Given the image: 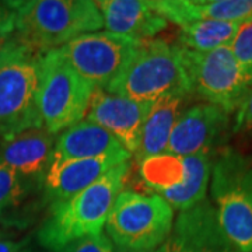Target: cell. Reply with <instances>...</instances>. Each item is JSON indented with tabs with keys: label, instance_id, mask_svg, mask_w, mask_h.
<instances>
[{
	"label": "cell",
	"instance_id": "obj_1",
	"mask_svg": "<svg viewBox=\"0 0 252 252\" xmlns=\"http://www.w3.org/2000/svg\"><path fill=\"white\" fill-rule=\"evenodd\" d=\"M129 171V161L122 162L72 198L51 203L38 231L39 244L55 251L76 240L101 234Z\"/></svg>",
	"mask_w": 252,
	"mask_h": 252
},
{
	"label": "cell",
	"instance_id": "obj_2",
	"mask_svg": "<svg viewBox=\"0 0 252 252\" xmlns=\"http://www.w3.org/2000/svg\"><path fill=\"white\" fill-rule=\"evenodd\" d=\"M16 34L36 54L59 49L77 36L104 27L97 1L26 0L10 1Z\"/></svg>",
	"mask_w": 252,
	"mask_h": 252
},
{
	"label": "cell",
	"instance_id": "obj_3",
	"mask_svg": "<svg viewBox=\"0 0 252 252\" xmlns=\"http://www.w3.org/2000/svg\"><path fill=\"white\" fill-rule=\"evenodd\" d=\"M210 195L217 221L238 252H252V158L225 149L213 160Z\"/></svg>",
	"mask_w": 252,
	"mask_h": 252
},
{
	"label": "cell",
	"instance_id": "obj_4",
	"mask_svg": "<svg viewBox=\"0 0 252 252\" xmlns=\"http://www.w3.org/2000/svg\"><path fill=\"white\" fill-rule=\"evenodd\" d=\"M107 91L150 104L170 94H192L178 46L162 39L143 41L133 59Z\"/></svg>",
	"mask_w": 252,
	"mask_h": 252
},
{
	"label": "cell",
	"instance_id": "obj_5",
	"mask_svg": "<svg viewBox=\"0 0 252 252\" xmlns=\"http://www.w3.org/2000/svg\"><path fill=\"white\" fill-rule=\"evenodd\" d=\"M174 225V209L157 195L122 190L109 212L105 228L117 248L156 251Z\"/></svg>",
	"mask_w": 252,
	"mask_h": 252
},
{
	"label": "cell",
	"instance_id": "obj_6",
	"mask_svg": "<svg viewBox=\"0 0 252 252\" xmlns=\"http://www.w3.org/2000/svg\"><path fill=\"white\" fill-rule=\"evenodd\" d=\"M38 64V109L42 127L58 136L86 117L94 87L64 62L58 49L41 55Z\"/></svg>",
	"mask_w": 252,
	"mask_h": 252
},
{
	"label": "cell",
	"instance_id": "obj_7",
	"mask_svg": "<svg viewBox=\"0 0 252 252\" xmlns=\"http://www.w3.org/2000/svg\"><path fill=\"white\" fill-rule=\"evenodd\" d=\"M177 46L190 93L230 115L235 114L251 84V70L235 59L230 46L209 52Z\"/></svg>",
	"mask_w": 252,
	"mask_h": 252
},
{
	"label": "cell",
	"instance_id": "obj_8",
	"mask_svg": "<svg viewBox=\"0 0 252 252\" xmlns=\"http://www.w3.org/2000/svg\"><path fill=\"white\" fill-rule=\"evenodd\" d=\"M143 41L97 31L77 36L59 48L64 62L94 89L107 90L125 70Z\"/></svg>",
	"mask_w": 252,
	"mask_h": 252
},
{
	"label": "cell",
	"instance_id": "obj_9",
	"mask_svg": "<svg viewBox=\"0 0 252 252\" xmlns=\"http://www.w3.org/2000/svg\"><path fill=\"white\" fill-rule=\"evenodd\" d=\"M39 56L17 61L0 69V137L42 127L38 109Z\"/></svg>",
	"mask_w": 252,
	"mask_h": 252
},
{
	"label": "cell",
	"instance_id": "obj_10",
	"mask_svg": "<svg viewBox=\"0 0 252 252\" xmlns=\"http://www.w3.org/2000/svg\"><path fill=\"white\" fill-rule=\"evenodd\" d=\"M230 129V114L216 105L200 102L181 112L165 153L175 156L215 152Z\"/></svg>",
	"mask_w": 252,
	"mask_h": 252
},
{
	"label": "cell",
	"instance_id": "obj_11",
	"mask_svg": "<svg viewBox=\"0 0 252 252\" xmlns=\"http://www.w3.org/2000/svg\"><path fill=\"white\" fill-rule=\"evenodd\" d=\"M152 104L126 98L104 89H94L84 119L108 130L126 152L135 154Z\"/></svg>",
	"mask_w": 252,
	"mask_h": 252
},
{
	"label": "cell",
	"instance_id": "obj_12",
	"mask_svg": "<svg viewBox=\"0 0 252 252\" xmlns=\"http://www.w3.org/2000/svg\"><path fill=\"white\" fill-rule=\"evenodd\" d=\"M154 252H238L225 238L212 202L180 212L171 234Z\"/></svg>",
	"mask_w": 252,
	"mask_h": 252
},
{
	"label": "cell",
	"instance_id": "obj_13",
	"mask_svg": "<svg viewBox=\"0 0 252 252\" xmlns=\"http://www.w3.org/2000/svg\"><path fill=\"white\" fill-rule=\"evenodd\" d=\"M129 152L105 154L93 158L73 160L52 167L44 178V198L51 205L72 198L89 188L119 164L130 160Z\"/></svg>",
	"mask_w": 252,
	"mask_h": 252
},
{
	"label": "cell",
	"instance_id": "obj_14",
	"mask_svg": "<svg viewBox=\"0 0 252 252\" xmlns=\"http://www.w3.org/2000/svg\"><path fill=\"white\" fill-rule=\"evenodd\" d=\"M56 135L45 127H32L14 137L1 140L0 162L28 180L42 181L45 178Z\"/></svg>",
	"mask_w": 252,
	"mask_h": 252
},
{
	"label": "cell",
	"instance_id": "obj_15",
	"mask_svg": "<svg viewBox=\"0 0 252 252\" xmlns=\"http://www.w3.org/2000/svg\"><path fill=\"white\" fill-rule=\"evenodd\" d=\"M97 6L107 31L137 41L152 39L168 24L143 0H99Z\"/></svg>",
	"mask_w": 252,
	"mask_h": 252
},
{
	"label": "cell",
	"instance_id": "obj_16",
	"mask_svg": "<svg viewBox=\"0 0 252 252\" xmlns=\"http://www.w3.org/2000/svg\"><path fill=\"white\" fill-rule=\"evenodd\" d=\"M149 6L177 26L199 20L244 23L252 20V0H147Z\"/></svg>",
	"mask_w": 252,
	"mask_h": 252
},
{
	"label": "cell",
	"instance_id": "obj_17",
	"mask_svg": "<svg viewBox=\"0 0 252 252\" xmlns=\"http://www.w3.org/2000/svg\"><path fill=\"white\" fill-rule=\"evenodd\" d=\"M121 152H125L124 146L108 130L83 119L56 136L48 170L62 162Z\"/></svg>",
	"mask_w": 252,
	"mask_h": 252
},
{
	"label": "cell",
	"instance_id": "obj_18",
	"mask_svg": "<svg viewBox=\"0 0 252 252\" xmlns=\"http://www.w3.org/2000/svg\"><path fill=\"white\" fill-rule=\"evenodd\" d=\"M202 157L162 153L139 161V174L154 193L167 189H190L198 184L202 171Z\"/></svg>",
	"mask_w": 252,
	"mask_h": 252
},
{
	"label": "cell",
	"instance_id": "obj_19",
	"mask_svg": "<svg viewBox=\"0 0 252 252\" xmlns=\"http://www.w3.org/2000/svg\"><path fill=\"white\" fill-rule=\"evenodd\" d=\"M187 97L184 94H170L152 104L142 129L139 149L135 153L136 161L167 152L172 129L182 112L181 107Z\"/></svg>",
	"mask_w": 252,
	"mask_h": 252
},
{
	"label": "cell",
	"instance_id": "obj_20",
	"mask_svg": "<svg viewBox=\"0 0 252 252\" xmlns=\"http://www.w3.org/2000/svg\"><path fill=\"white\" fill-rule=\"evenodd\" d=\"M241 23L216 20H199L180 27L178 45L195 51L209 52L217 48L230 46Z\"/></svg>",
	"mask_w": 252,
	"mask_h": 252
},
{
	"label": "cell",
	"instance_id": "obj_21",
	"mask_svg": "<svg viewBox=\"0 0 252 252\" xmlns=\"http://www.w3.org/2000/svg\"><path fill=\"white\" fill-rule=\"evenodd\" d=\"M32 182L34 180H28L0 162V220L9 228L17 227L9 212L27 198Z\"/></svg>",
	"mask_w": 252,
	"mask_h": 252
},
{
	"label": "cell",
	"instance_id": "obj_22",
	"mask_svg": "<svg viewBox=\"0 0 252 252\" xmlns=\"http://www.w3.org/2000/svg\"><path fill=\"white\" fill-rule=\"evenodd\" d=\"M36 55L42 54H36L34 49H31L26 42L18 38L16 32L7 38L0 39V69L10 63L34 58Z\"/></svg>",
	"mask_w": 252,
	"mask_h": 252
},
{
	"label": "cell",
	"instance_id": "obj_23",
	"mask_svg": "<svg viewBox=\"0 0 252 252\" xmlns=\"http://www.w3.org/2000/svg\"><path fill=\"white\" fill-rule=\"evenodd\" d=\"M230 49L235 59L252 72V20L240 24Z\"/></svg>",
	"mask_w": 252,
	"mask_h": 252
},
{
	"label": "cell",
	"instance_id": "obj_24",
	"mask_svg": "<svg viewBox=\"0 0 252 252\" xmlns=\"http://www.w3.org/2000/svg\"><path fill=\"white\" fill-rule=\"evenodd\" d=\"M51 252H114V244L111 243L108 235L101 233L76 240Z\"/></svg>",
	"mask_w": 252,
	"mask_h": 252
},
{
	"label": "cell",
	"instance_id": "obj_25",
	"mask_svg": "<svg viewBox=\"0 0 252 252\" xmlns=\"http://www.w3.org/2000/svg\"><path fill=\"white\" fill-rule=\"evenodd\" d=\"M234 118L233 129L235 133L252 136V81L244 95L240 107L235 111Z\"/></svg>",
	"mask_w": 252,
	"mask_h": 252
},
{
	"label": "cell",
	"instance_id": "obj_26",
	"mask_svg": "<svg viewBox=\"0 0 252 252\" xmlns=\"http://www.w3.org/2000/svg\"><path fill=\"white\" fill-rule=\"evenodd\" d=\"M16 31V17L11 3H0V39L13 35Z\"/></svg>",
	"mask_w": 252,
	"mask_h": 252
},
{
	"label": "cell",
	"instance_id": "obj_27",
	"mask_svg": "<svg viewBox=\"0 0 252 252\" xmlns=\"http://www.w3.org/2000/svg\"><path fill=\"white\" fill-rule=\"evenodd\" d=\"M27 240L23 241H11V240H0V252H23L26 250Z\"/></svg>",
	"mask_w": 252,
	"mask_h": 252
},
{
	"label": "cell",
	"instance_id": "obj_28",
	"mask_svg": "<svg viewBox=\"0 0 252 252\" xmlns=\"http://www.w3.org/2000/svg\"><path fill=\"white\" fill-rule=\"evenodd\" d=\"M10 235H11L10 228L0 220V240H9Z\"/></svg>",
	"mask_w": 252,
	"mask_h": 252
},
{
	"label": "cell",
	"instance_id": "obj_29",
	"mask_svg": "<svg viewBox=\"0 0 252 252\" xmlns=\"http://www.w3.org/2000/svg\"><path fill=\"white\" fill-rule=\"evenodd\" d=\"M114 252H154V251H135V250H125V248H114Z\"/></svg>",
	"mask_w": 252,
	"mask_h": 252
},
{
	"label": "cell",
	"instance_id": "obj_30",
	"mask_svg": "<svg viewBox=\"0 0 252 252\" xmlns=\"http://www.w3.org/2000/svg\"><path fill=\"white\" fill-rule=\"evenodd\" d=\"M23 252H31V251H27V250H24V251H23Z\"/></svg>",
	"mask_w": 252,
	"mask_h": 252
}]
</instances>
